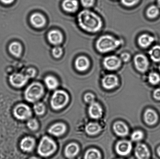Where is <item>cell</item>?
<instances>
[{
  "mask_svg": "<svg viewBox=\"0 0 160 159\" xmlns=\"http://www.w3.org/2000/svg\"><path fill=\"white\" fill-rule=\"evenodd\" d=\"M78 23L84 30L96 32L101 29L102 22L101 18L93 12L88 10L82 11L78 15Z\"/></svg>",
  "mask_w": 160,
  "mask_h": 159,
  "instance_id": "1",
  "label": "cell"
},
{
  "mask_svg": "<svg viewBox=\"0 0 160 159\" xmlns=\"http://www.w3.org/2000/svg\"><path fill=\"white\" fill-rule=\"evenodd\" d=\"M121 40H117L112 36L104 35L97 40L96 47L100 52L105 53L114 50L121 44Z\"/></svg>",
  "mask_w": 160,
  "mask_h": 159,
  "instance_id": "2",
  "label": "cell"
},
{
  "mask_svg": "<svg viewBox=\"0 0 160 159\" xmlns=\"http://www.w3.org/2000/svg\"><path fill=\"white\" fill-rule=\"evenodd\" d=\"M43 93L44 89L41 84L34 82L31 84L25 91V99L28 102H34L40 99Z\"/></svg>",
  "mask_w": 160,
  "mask_h": 159,
  "instance_id": "3",
  "label": "cell"
},
{
  "mask_svg": "<svg viewBox=\"0 0 160 159\" xmlns=\"http://www.w3.org/2000/svg\"><path fill=\"white\" fill-rule=\"evenodd\" d=\"M56 149L57 146L54 141L49 137L45 136L41 140L38 152L42 156L48 157L54 153Z\"/></svg>",
  "mask_w": 160,
  "mask_h": 159,
  "instance_id": "4",
  "label": "cell"
},
{
  "mask_svg": "<svg viewBox=\"0 0 160 159\" xmlns=\"http://www.w3.org/2000/svg\"><path fill=\"white\" fill-rule=\"evenodd\" d=\"M69 100V97L66 92L63 90H57L54 92L51 98V107L54 110H60L67 105Z\"/></svg>",
  "mask_w": 160,
  "mask_h": 159,
  "instance_id": "5",
  "label": "cell"
},
{
  "mask_svg": "<svg viewBox=\"0 0 160 159\" xmlns=\"http://www.w3.org/2000/svg\"><path fill=\"white\" fill-rule=\"evenodd\" d=\"M13 115L17 119L23 120L29 118L32 115L30 107L24 104H20L14 108Z\"/></svg>",
  "mask_w": 160,
  "mask_h": 159,
  "instance_id": "6",
  "label": "cell"
},
{
  "mask_svg": "<svg viewBox=\"0 0 160 159\" xmlns=\"http://www.w3.org/2000/svg\"><path fill=\"white\" fill-rule=\"evenodd\" d=\"M29 78L25 75L20 73H14L9 77L11 85L16 88H21L26 85Z\"/></svg>",
  "mask_w": 160,
  "mask_h": 159,
  "instance_id": "7",
  "label": "cell"
},
{
  "mask_svg": "<svg viewBox=\"0 0 160 159\" xmlns=\"http://www.w3.org/2000/svg\"><path fill=\"white\" fill-rule=\"evenodd\" d=\"M121 64V60L116 56H109L106 57L103 61L105 68L108 70L113 71L118 69Z\"/></svg>",
  "mask_w": 160,
  "mask_h": 159,
  "instance_id": "8",
  "label": "cell"
},
{
  "mask_svg": "<svg viewBox=\"0 0 160 159\" xmlns=\"http://www.w3.org/2000/svg\"><path fill=\"white\" fill-rule=\"evenodd\" d=\"M134 63L136 69L140 72H145L148 69L149 62L145 56L138 54L134 57Z\"/></svg>",
  "mask_w": 160,
  "mask_h": 159,
  "instance_id": "9",
  "label": "cell"
},
{
  "mask_svg": "<svg viewBox=\"0 0 160 159\" xmlns=\"http://www.w3.org/2000/svg\"><path fill=\"white\" fill-rule=\"evenodd\" d=\"M132 146L130 142L122 141L118 142L116 146V152L122 156L128 155L131 152Z\"/></svg>",
  "mask_w": 160,
  "mask_h": 159,
  "instance_id": "10",
  "label": "cell"
},
{
  "mask_svg": "<svg viewBox=\"0 0 160 159\" xmlns=\"http://www.w3.org/2000/svg\"><path fill=\"white\" fill-rule=\"evenodd\" d=\"M118 79L114 75L110 74L105 76L102 81L103 87L107 89H111L117 86Z\"/></svg>",
  "mask_w": 160,
  "mask_h": 159,
  "instance_id": "11",
  "label": "cell"
},
{
  "mask_svg": "<svg viewBox=\"0 0 160 159\" xmlns=\"http://www.w3.org/2000/svg\"><path fill=\"white\" fill-rule=\"evenodd\" d=\"M135 152L138 159H148L150 157L149 151L145 144H139L137 145Z\"/></svg>",
  "mask_w": 160,
  "mask_h": 159,
  "instance_id": "12",
  "label": "cell"
},
{
  "mask_svg": "<svg viewBox=\"0 0 160 159\" xmlns=\"http://www.w3.org/2000/svg\"><path fill=\"white\" fill-rule=\"evenodd\" d=\"M89 116L93 119H98L102 115V110L99 104L93 102L91 104L88 110Z\"/></svg>",
  "mask_w": 160,
  "mask_h": 159,
  "instance_id": "13",
  "label": "cell"
},
{
  "mask_svg": "<svg viewBox=\"0 0 160 159\" xmlns=\"http://www.w3.org/2000/svg\"><path fill=\"white\" fill-rule=\"evenodd\" d=\"M35 141L33 138L31 137H26L22 140L20 142V148L25 152H31L35 146Z\"/></svg>",
  "mask_w": 160,
  "mask_h": 159,
  "instance_id": "14",
  "label": "cell"
},
{
  "mask_svg": "<svg viewBox=\"0 0 160 159\" xmlns=\"http://www.w3.org/2000/svg\"><path fill=\"white\" fill-rule=\"evenodd\" d=\"M48 39L52 44L57 45L60 44L63 40L62 33L58 30H53L48 34Z\"/></svg>",
  "mask_w": 160,
  "mask_h": 159,
  "instance_id": "15",
  "label": "cell"
},
{
  "mask_svg": "<svg viewBox=\"0 0 160 159\" xmlns=\"http://www.w3.org/2000/svg\"><path fill=\"white\" fill-rule=\"evenodd\" d=\"M66 126L62 123H57L51 126L48 130V133L55 136L63 135L66 131Z\"/></svg>",
  "mask_w": 160,
  "mask_h": 159,
  "instance_id": "16",
  "label": "cell"
},
{
  "mask_svg": "<svg viewBox=\"0 0 160 159\" xmlns=\"http://www.w3.org/2000/svg\"><path fill=\"white\" fill-rule=\"evenodd\" d=\"M31 24L37 28H41L45 26L46 20L42 14L39 13L33 14L30 18Z\"/></svg>",
  "mask_w": 160,
  "mask_h": 159,
  "instance_id": "17",
  "label": "cell"
},
{
  "mask_svg": "<svg viewBox=\"0 0 160 159\" xmlns=\"http://www.w3.org/2000/svg\"><path fill=\"white\" fill-rule=\"evenodd\" d=\"M88 59L84 56H80L76 59L75 62V66L76 69L80 71H84L88 68L89 66Z\"/></svg>",
  "mask_w": 160,
  "mask_h": 159,
  "instance_id": "18",
  "label": "cell"
},
{
  "mask_svg": "<svg viewBox=\"0 0 160 159\" xmlns=\"http://www.w3.org/2000/svg\"><path fill=\"white\" fill-rule=\"evenodd\" d=\"M144 119L146 123L149 125H153L157 122L158 115L154 110L151 109H148L144 114Z\"/></svg>",
  "mask_w": 160,
  "mask_h": 159,
  "instance_id": "19",
  "label": "cell"
},
{
  "mask_svg": "<svg viewBox=\"0 0 160 159\" xmlns=\"http://www.w3.org/2000/svg\"><path fill=\"white\" fill-rule=\"evenodd\" d=\"M62 7L66 12H73L78 10L79 4L77 0H65L62 2Z\"/></svg>",
  "mask_w": 160,
  "mask_h": 159,
  "instance_id": "20",
  "label": "cell"
},
{
  "mask_svg": "<svg viewBox=\"0 0 160 159\" xmlns=\"http://www.w3.org/2000/svg\"><path fill=\"white\" fill-rule=\"evenodd\" d=\"M113 129L115 133L119 136H126L128 133V127L124 123L121 121L116 122L113 125Z\"/></svg>",
  "mask_w": 160,
  "mask_h": 159,
  "instance_id": "21",
  "label": "cell"
},
{
  "mask_svg": "<svg viewBox=\"0 0 160 159\" xmlns=\"http://www.w3.org/2000/svg\"><path fill=\"white\" fill-rule=\"evenodd\" d=\"M154 41V38L147 34H143L139 36L138 40L139 46L146 48L150 46Z\"/></svg>",
  "mask_w": 160,
  "mask_h": 159,
  "instance_id": "22",
  "label": "cell"
},
{
  "mask_svg": "<svg viewBox=\"0 0 160 159\" xmlns=\"http://www.w3.org/2000/svg\"><path fill=\"white\" fill-rule=\"evenodd\" d=\"M79 147L74 143H70L67 146L65 150V155L67 158H72L79 152Z\"/></svg>",
  "mask_w": 160,
  "mask_h": 159,
  "instance_id": "23",
  "label": "cell"
},
{
  "mask_svg": "<svg viewBox=\"0 0 160 159\" xmlns=\"http://www.w3.org/2000/svg\"><path fill=\"white\" fill-rule=\"evenodd\" d=\"M9 51L11 54L16 57H19L22 54V47L20 43L14 42L9 46Z\"/></svg>",
  "mask_w": 160,
  "mask_h": 159,
  "instance_id": "24",
  "label": "cell"
},
{
  "mask_svg": "<svg viewBox=\"0 0 160 159\" xmlns=\"http://www.w3.org/2000/svg\"><path fill=\"white\" fill-rule=\"evenodd\" d=\"M86 133L90 135L96 134L101 130V127L97 123H90L86 126L85 128Z\"/></svg>",
  "mask_w": 160,
  "mask_h": 159,
  "instance_id": "25",
  "label": "cell"
},
{
  "mask_svg": "<svg viewBox=\"0 0 160 159\" xmlns=\"http://www.w3.org/2000/svg\"><path fill=\"white\" fill-rule=\"evenodd\" d=\"M149 54L153 62H160V46L156 45L153 47L149 51Z\"/></svg>",
  "mask_w": 160,
  "mask_h": 159,
  "instance_id": "26",
  "label": "cell"
},
{
  "mask_svg": "<svg viewBox=\"0 0 160 159\" xmlns=\"http://www.w3.org/2000/svg\"><path fill=\"white\" fill-rule=\"evenodd\" d=\"M45 82L47 87L50 90L55 89L59 85L57 79L51 76H48L45 77Z\"/></svg>",
  "mask_w": 160,
  "mask_h": 159,
  "instance_id": "27",
  "label": "cell"
},
{
  "mask_svg": "<svg viewBox=\"0 0 160 159\" xmlns=\"http://www.w3.org/2000/svg\"><path fill=\"white\" fill-rule=\"evenodd\" d=\"M101 155L97 149H89L86 152L84 159H100Z\"/></svg>",
  "mask_w": 160,
  "mask_h": 159,
  "instance_id": "28",
  "label": "cell"
},
{
  "mask_svg": "<svg viewBox=\"0 0 160 159\" xmlns=\"http://www.w3.org/2000/svg\"><path fill=\"white\" fill-rule=\"evenodd\" d=\"M159 13L158 6L152 5L150 6L147 9V15L149 18L153 19L156 18Z\"/></svg>",
  "mask_w": 160,
  "mask_h": 159,
  "instance_id": "29",
  "label": "cell"
},
{
  "mask_svg": "<svg viewBox=\"0 0 160 159\" xmlns=\"http://www.w3.org/2000/svg\"><path fill=\"white\" fill-rule=\"evenodd\" d=\"M148 81L150 83L156 85L160 82V76L156 72H151L148 76Z\"/></svg>",
  "mask_w": 160,
  "mask_h": 159,
  "instance_id": "30",
  "label": "cell"
},
{
  "mask_svg": "<svg viewBox=\"0 0 160 159\" xmlns=\"http://www.w3.org/2000/svg\"><path fill=\"white\" fill-rule=\"evenodd\" d=\"M34 110L35 113L38 115H42L45 111V107L42 103H38L34 105Z\"/></svg>",
  "mask_w": 160,
  "mask_h": 159,
  "instance_id": "31",
  "label": "cell"
},
{
  "mask_svg": "<svg viewBox=\"0 0 160 159\" xmlns=\"http://www.w3.org/2000/svg\"><path fill=\"white\" fill-rule=\"evenodd\" d=\"M143 133L139 130L136 131L131 135V138L133 141H138L142 140L143 138Z\"/></svg>",
  "mask_w": 160,
  "mask_h": 159,
  "instance_id": "32",
  "label": "cell"
},
{
  "mask_svg": "<svg viewBox=\"0 0 160 159\" xmlns=\"http://www.w3.org/2000/svg\"><path fill=\"white\" fill-rule=\"evenodd\" d=\"M27 126L30 130L35 131L38 128V124L37 120L32 119L29 120L27 123Z\"/></svg>",
  "mask_w": 160,
  "mask_h": 159,
  "instance_id": "33",
  "label": "cell"
},
{
  "mask_svg": "<svg viewBox=\"0 0 160 159\" xmlns=\"http://www.w3.org/2000/svg\"><path fill=\"white\" fill-rule=\"evenodd\" d=\"M62 48L59 46H56L52 50V54L53 56L56 58L60 57L62 54Z\"/></svg>",
  "mask_w": 160,
  "mask_h": 159,
  "instance_id": "34",
  "label": "cell"
},
{
  "mask_svg": "<svg viewBox=\"0 0 160 159\" xmlns=\"http://www.w3.org/2000/svg\"><path fill=\"white\" fill-rule=\"evenodd\" d=\"M139 0H121L122 4L128 7L135 5L139 2Z\"/></svg>",
  "mask_w": 160,
  "mask_h": 159,
  "instance_id": "35",
  "label": "cell"
},
{
  "mask_svg": "<svg viewBox=\"0 0 160 159\" xmlns=\"http://www.w3.org/2000/svg\"><path fill=\"white\" fill-rule=\"evenodd\" d=\"M84 99L86 102L88 103L92 104L94 102L95 96L92 93H88L85 95Z\"/></svg>",
  "mask_w": 160,
  "mask_h": 159,
  "instance_id": "36",
  "label": "cell"
},
{
  "mask_svg": "<svg viewBox=\"0 0 160 159\" xmlns=\"http://www.w3.org/2000/svg\"><path fill=\"white\" fill-rule=\"evenodd\" d=\"M36 73L35 70L33 68H29L27 70L25 75L29 79L34 77L35 76Z\"/></svg>",
  "mask_w": 160,
  "mask_h": 159,
  "instance_id": "37",
  "label": "cell"
},
{
  "mask_svg": "<svg viewBox=\"0 0 160 159\" xmlns=\"http://www.w3.org/2000/svg\"><path fill=\"white\" fill-rule=\"evenodd\" d=\"M95 0H81L82 5L85 7H89L93 5Z\"/></svg>",
  "mask_w": 160,
  "mask_h": 159,
  "instance_id": "38",
  "label": "cell"
},
{
  "mask_svg": "<svg viewBox=\"0 0 160 159\" xmlns=\"http://www.w3.org/2000/svg\"><path fill=\"white\" fill-rule=\"evenodd\" d=\"M121 59L123 62H128L130 60L131 56L130 54L127 53H124L120 56Z\"/></svg>",
  "mask_w": 160,
  "mask_h": 159,
  "instance_id": "39",
  "label": "cell"
},
{
  "mask_svg": "<svg viewBox=\"0 0 160 159\" xmlns=\"http://www.w3.org/2000/svg\"><path fill=\"white\" fill-rule=\"evenodd\" d=\"M153 97L155 99L160 101V89H157L153 92Z\"/></svg>",
  "mask_w": 160,
  "mask_h": 159,
  "instance_id": "40",
  "label": "cell"
},
{
  "mask_svg": "<svg viewBox=\"0 0 160 159\" xmlns=\"http://www.w3.org/2000/svg\"><path fill=\"white\" fill-rule=\"evenodd\" d=\"M2 2L5 4H10L13 2L14 0H0Z\"/></svg>",
  "mask_w": 160,
  "mask_h": 159,
  "instance_id": "41",
  "label": "cell"
},
{
  "mask_svg": "<svg viewBox=\"0 0 160 159\" xmlns=\"http://www.w3.org/2000/svg\"><path fill=\"white\" fill-rule=\"evenodd\" d=\"M157 152L158 155H159V156L160 157V146L158 148Z\"/></svg>",
  "mask_w": 160,
  "mask_h": 159,
  "instance_id": "42",
  "label": "cell"
},
{
  "mask_svg": "<svg viewBox=\"0 0 160 159\" xmlns=\"http://www.w3.org/2000/svg\"><path fill=\"white\" fill-rule=\"evenodd\" d=\"M158 7L160 8V0H158Z\"/></svg>",
  "mask_w": 160,
  "mask_h": 159,
  "instance_id": "43",
  "label": "cell"
},
{
  "mask_svg": "<svg viewBox=\"0 0 160 159\" xmlns=\"http://www.w3.org/2000/svg\"><path fill=\"white\" fill-rule=\"evenodd\" d=\"M40 159L38 158H35V157H33V158H31V159Z\"/></svg>",
  "mask_w": 160,
  "mask_h": 159,
  "instance_id": "44",
  "label": "cell"
},
{
  "mask_svg": "<svg viewBox=\"0 0 160 159\" xmlns=\"http://www.w3.org/2000/svg\"><path fill=\"white\" fill-rule=\"evenodd\" d=\"M159 71H160V65L159 66Z\"/></svg>",
  "mask_w": 160,
  "mask_h": 159,
  "instance_id": "45",
  "label": "cell"
}]
</instances>
